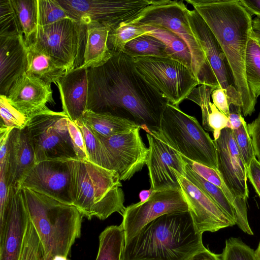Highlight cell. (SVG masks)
Listing matches in <instances>:
<instances>
[{
  "label": "cell",
  "mask_w": 260,
  "mask_h": 260,
  "mask_svg": "<svg viewBox=\"0 0 260 260\" xmlns=\"http://www.w3.org/2000/svg\"><path fill=\"white\" fill-rule=\"evenodd\" d=\"M63 112L73 122L81 120L87 110L88 69L67 71L57 81Z\"/></svg>",
  "instance_id": "23"
},
{
  "label": "cell",
  "mask_w": 260,
  "mask_h": 260,
  "mask_svg": "<svg viewBox=\"0 0 260 260\" xmlns=\"http://www.w3.org/2000/svg\"><path fill=\"white\" fill-rule=\"evenodd\" d=\"M143 78L173 105L178 106L200 85L191 69L171 57L133 58Z\"/></svg>",
  "instance_id": "9"
},
{
  "label": "cell",
  "mask_w": 260,
  "mask_h": 260,
  "mask_svg": "<svg viewBox=\"0 0 260 260\" xmlns=\"http://www.w3.org/2000/svg\"><path fill=\"white\" fill-rule=\"evenodd\" d=\"M86 41V25L72 18L38 26L25 42L50 55L63 64L67 71L81 67Z\"/></svg>",
  "instance_id": "10"
},
{
  "label": "cell",
  "mask_w": 260,
  "mask_h": 260,
  "mask_svg": "<svg viewBox=\"0 0 260 260\" xmlns=\"http://www.w3.org/2000/svg\"><path fill=\"white\" fill-rule=\"evenodd\" d=\"M159 131L181 155L217 169L216 147L213 140L197 119L168 103L160 119Z\"/></svg>",
  "instance_id": "7"
},
{
  "label": "cell",
  "mask_w": 260,
  "mask_h": 260,
  "mask_svg": "<svg viewBox=\"0 0 260 260\" xmlns=\"http://www.w3.org/2000/svg\"><path fill=\"white\" fill-rule=\"evenodd\" d=\"M187 18L219 87L225 91L229 105L238 106L241 111V96L235 86L228 63L217 39L196 10L188 9Z\"/></svg>",
  "instance_id": "17"
},
{
  "label": "cell",
  "mask_w": 260,
  "mask_h": 260,
  "mask_svg": "<svg viewBox=\"0 0 260 260\" xmlns=\"http://www.w3.org/2000/svg\"><path fill=\"white\" fill-rule=\"evenodd\" d=\"M152 192L151 189L143 190L140 192L139 198L140 202H143L146 201L150 197Z\"/></svg>",
  "instance_id": "51"
},
{
  "label": "cell",
  "mask_w": 260,
  "mask_h": 260,
  "mask_svg": "<svg viewBox=\"0 0 260 260\" xmlns=\"http://www.w3.org/2000/svg\"><path fill=\"white\" fill-rule=\"evenodd\" d=\"M21 189L29 219L43 246L45 259L52 260L57 255L67 257L76 239L81 236L83 215L73 205Z\"/></svg>",
  "instance_id": "4"
},
{
  "label": "cell",
  "mask_w": 260,
  "mask_h": 260,
  "mask_svg": "<svg viewBox=\"0 0 260 260\" xmlns=\"http://www.w3.org/2000/svg\"><path fill=\"white\" fill-rule=\"evenodd\" d=\"M36 164L34 149L26 126L13 128L10 133L6 160L9 187L20 188L28 172Z\"/></svg>",
  "instance_id": "22"
},
{
  "label": "cell",
  "mask_w": 260,
  "mask_h": 260,
  "mask_svg": "<svg viewBox=\"0 0 260 260\" xmlns=\"http://www.w3.org/2000/svg\"><path fill=\"white\" fill-rule=\"evenodd\" d=\"M122 52L132 58L143 56L170 57L165 44L148 34L142 35L129 42Z\"/></svg>",
  "instance_id": "30"
},
{
  "label": "cell",
  "mask_w": 260,
  "mask_h": 260,
  "mask_svg": "<svg viewBox=\"0 0 260 260\" xmlns=\"http://www.w3.org/2000/svg\"><path fill=\"white\" fill-rule=\"evenodd\" d=\"M82 121L96 136L109 137L140 127L135 122L109 113L86 110Z\"/></svg>",
  "instance_id": "27"
},
{
  "label": "cell",
  "mask_w": 260,
  "mask_h": 260,
  "mask_svg": "<svg viewBox=\"0 0 260 260\" xmlns=\"http://www.w3.org/2000/svg\"><path fill=\"white\" fill-rule=\"evenodd\" d=\"M10 103L28 119L52 103L51 84L26 73L12 85L7 95Z\"/></svg>",
  "instance_id": "20"
},
{
  "label": "cell",
  "mask_w": 260,
  "mask_h": 260,
  "mask_svg": "<svg viewBox=\"0 0 260 260\" xmlns=\"http://www.w3.org/2000/svg\"><path fill=\"white\" fill-rule=\"evenodd\" d=\"M20 260H45L43 246L30 220L28 225Z\"/></svg>",
  "instance_id": "40"
},
{
  "label": "cell",
  "mask_w": 260,
  "mask_h": 260,
  "mask_svg": "<svg viewBox=\"0 0 260 260\" xmlns=\"http://www.w3.org/2000/svg\"><path fill=\"white\" fill-rule=\"evenodd\" d=\"M216 151L217 170L232 194L246 201L249 198L246 167L237 146L233 130L225 127L213 140Z\"/></svg>",
  "instance_id": "18"
},
{
  "label": "cell",
  "mask_w": 260,
  "mask_h": 260,
  "mask_svg": "<svg viewBox=\"0 0 260 260\" xmlns=\"http://www.w3.org/2000/svg\"><path fill=\"white\" fill-rule=\"evenodd\" d=\"M76 160H46L36 163L20 188L43 194L64 204L74 202Z\"/></svg>",
  "instance_id": "12"
},
{
  "label": "cell",
  "mask_w": 260,
  "mask_h": 260,
  "mask_svg": "<svg viewBox=\"0 0 260 260\" xmlns=\"http://www.w3.org/2000/svg\"><path fill=\"white\" fill-rule=\"evenodd\" d=\"M240 4L252 16L260 17V0H239Z\"/></svg>",
  "instance_id": "48"
},
{
  "label": "cell",
  "mask_w": 260,
  "mask_h": 260,
  "mask_svg": "<svg viewBox=\"0 0 260 260\" xmlns=\"http://www.w3.org/2000/svg\"><path fill=\"white\" fill-rule=\"evenodd\" d=\"M27 47V66L26 74L40 79L46 83L57 84L67 71V68L54 58L31 44Z\"/></svg>",
  "instance_id": "25"
},
{
  "label": "cell",
  "mask_w": 260,
  "mask_h": 260,
  "mask_svg": "<svg viewBox=\"0 0 260 260\" xmlns=\"http://www.w3.org/2000/svg\"><path fill=\"white\" fill-rule=\"evenodd\" d=\"M68 129L78 160H88L82 133L77 124L70 118Z\"/></svg>",
  "instance_id": "44"
},
{
  "label": "cell",
  "mask_w": 260,
  "mask_h": 260,
  "mask_svg": "<svg viewBox=\"0 0 260 260\" xmlns=\"http://www.w3.org/2000/svg\"><path fill=\"white\" fill-rule=\"evenodd\" d=\"M247 128L255 156L260 162V112L252 122L247 124Z\"/></svg>",
  "instance_id": "45"
},
{
  "label": "cell",
  "mask_w": 260,
  "mask_h": 260,
  "mask_svg": "<svg viewBox=\"0 0 260 260\" xmlns=\"http://www.w3.org/2000/svg\"><path fill=\"white\" fill-rule=\"evenodd\" d=\"M38 26L50 24L66 18H71L57 0H37Z\"/></svg>",
  "instance_id": "38"
},
{
  "label": "cell",
  "mask_w": 260,
  "mask_h": 260,
  "mask_svg": "<svg viewBox=\"0 0 260 260\" xmlns=\"http://www.w3.org/2000/svg\"><path fill=\"white\" fill-rule=\"evenodd\" d=\"M245 72L248 88L257 100L260 96V46L253 33L247 43Z\"/></svg>",
  "instance_id": "31"
},
{
  "label": "cell",
  "mask_w": 260,
  "mask_h": 260,
  "mask_svg": "<svg viewBox=\"0 0 260 260\" xmlns=\"http://www.w3.org/2000/svg\"><path fill=\"white\" fill-rule=\"evenodd\" d=\"M140 127L109 137H99L112 167L120 181L130 179L146 164L149 149L144 144Z\"/></svg>",
  "instance_id": "16"
},
{
  "label": "cell",
  "mask_w": 260,
  "mask_h": 260,
  "mask_svg": "<svg viewBox=\"0 0 260 260\" xmlns=\"http://www.w3.org/2000/svg\"><path fill=\"white\" fill-rule=\"evenodd\" d=\"M183 159L194 172L203 178L218 187L232 205L236 212V224L245 228L249 225L247 217V201L235 197L229 189L217 169L206 166L182 156Z\"/></svg>",
  "instance_id": "26"
},
{
  "label": "cell",
  "mask_w": 260,
  "mask_h": 260,
  "mask_svg": "<svg viewBox=\"0 0 260 260\" xmlns=\"http://www.w3.org/2000/svg\"><path fill=\"white\" fill-rule=\"evenodd\" d=\"M75 123L82 133L88 160L98 166L112 170L108 155L101 140L82 120Z\"/></svg>",
  "instance_id": "34"
},
{
  "label": "cell",
  "mask_w": 260,
  "mask_h": 260,
  "mask_svg": "<svg viewBox=\"0 0 260 260\" xmlns=\"http://www.w3.org/2000/svg\"><path fill=\"white\" fill-rule=\"evenodd\" d=\"M149 153L146 162L150 189L180 188L174 172L185 176L186 163L182 156L162 136L159 130H147Z\"/></svg>",
  "instance_id": "14"
},
{
  "label": "cell",
  "mask_w": 260,
  "mask_h": 260,
  "mask_svg": "<svg viewBox=\"0 0 260 260\" xmlns=\"http://www.w3.org/2000/svg\"><path fill=\"white\" fill-rule=\"evenodd\" d=\"M215 89L208 85H200L195 88L187 98V100L193 101L200 107L202 114L203 126L208 132H211L208 123V116L211 103V93Z\"/></svg>",
  "instance_id": "41"
},
{
  "label": "cell",
  "mask_w": 260,
  "mask_h": 260,
  "mask_svg": "<svg viewBox=\"0 0 260 260\" xmlns=\"http://www.w3.org/2000/svg\"><path fill=\"white\" fill-rule=\"evenodd\" d=\"M73 206L90 220H105L113 213L122 216L124 194L118 174L88 160H75Z\"/></svg>",
  "instance_id": "5"
},
{
  "label": "cell",
  "mask_w": 260,
  "mask_h": 260,
  "mask_svg": "<svg viewBox=\"0 0 260 260\" xmlns=\"http://www.w3.org/2000/svg\"><path fill=\"white\" fill-rule=\"evenodd\" d=\"M187 211L188 205L180 188L152 190L146 201L125 208L120 224L123 230L124 241L133 237L149 222L162 215Z\"/></svg>",
  "instance_id": "13"
},
{
  "label": "cell",
  "mask_w": 260,
  "mask_h": 260,
  "mask_svg": "<svg viewBox=\"0 0 260 260\" xmlns=\"http://www.w3.org/2000/svg\"><path fill=\"white\" fill-rule=\"evenodd\" d=\"M199 14L217 39L241 96L242 116L255 111L257 100L251 93L245 72L247 43L252 34V16L239 0H186Z\"/></svg>",
  "instance_id": "2"
},
{
  "label": "cell",
  "mask_w": 260,
  "mask_h": 260,
  "mask_svg": "<svg viewBox=\"0 0 260 260\" xmlns=\"http://www.w3.org/2000/svg\"><path fill=\"white\" fill-rule=\"evenodd\" d=\"M86 25V41L83 56L84 68L100 67L112 56L107 46L110 27L98 22H90Z\"/></svg>",
  "instance_id": "24"
},
{
  "label": "cell",
  "mask_w": 260,
  "mask_h": 260,
  "mask_svg": "<svg viewBox=\"0 0 260 260\" xmlns=\"http://www.w3.org/2000/svg\"><path fill=\"white\" fill-rule=\"evenodd\" d=\"M188 211L199 232H215L235 222L207 194L185 176L174 170Z\"/></svg>",
  "instance_id": "19"
},
{
  "label": "cell",
  "mask_w": 260,
  "mask_h": 260,
  "mask_svg": "<svg viewBox=\"0 0 260 260\" xmlns=\"http://www.w3.org/2000/svg\"><path fill=\"white\" fill-rule=\"evenodd\" d=\"M211 97L216 108L229 118L230 105L225 90L221 88H216L212 91Z\"/></svg>",
  "instance_id": "47"
},
{
  "label": "cell",
  "mask_w": 260,
  "mask_h": 260,
  "mask_svg": "<svg viewBox=\"0 0 260 260\" xmlns=\"http://www.w3.org/2000/svg\"><path fill=\"white\" fill-rule=\"evenodd\" d=\"M0 127L23 129L28 119L9 102L7 96L0 95Z\"/></svg>",
  "instance_id": "39"
},
{
  "label": "cell",
  "mask_w": 260,
  "mask_h": 260,
  "mask_svg": "<svg viewBox=\"0 0 260 260\" xmlns=\"http://www.w3.org/2000/svg\"><path fill=\"white\" fill-rule=\"evenodd\" d=\"M233 132L237 146L247 168L252 158L255 156L251 139L248 133L247 124L244 118L242 120V125L239 128L233 130Z\"/></svg>",
  "instance_id": "42"
},
{
  "label": "cell",
  "mask_w": 260,
  "mask_h": 260,
  "mask_svg": "<svg viewBox=\"0 0 260 260\" xmlns=\"http://www.w3.org/2000/svg\"><path fill=\"white\" fill-rule=\"evenodd\" d=\"M29 220L21 189L10 187L0 216V260H20Z\"/></svg>",
  "instance_id": "15"
},
{
  "label": "cell",
  "mask_w": 260,
  "mask_h": 260,
  "mask_svg": "<svg viewBox=\"0 0 260 260\" xmlns=\"http://www.w3.org/2000/svg\"><path fill=\"white\" fill-rule=\"evenodd\" d=\"M145 34L146 30L142 25L122 22L111 28L108 36V48L112 53L123 52L129 42Z\"/></svg>",
  "instance_id": "33"
},
{
  "label": "cell",
  "mask_w": 260,
  "mask_h": 260,
  "mask_svg": "<svg viewBox=\"0 0 260 260\" xmlns=\"http://www.w3.org/2000/svg\"><path fill=\"white\" fill-rule=\"evenodd\" d=\"M70 17L86 24L98 22L112 28L130 23L148 6L149 0H57ZM111 29V28H110Z\"/></svg>",
  "instance_id": "11"
},
{
  "label": "cell",
  "mask_w": 260,
  "mask_h": 260,
  "mask_svg": "<svg viewBox=\"0 0 260 260\" xmlns=\"http://www.w3.org/2000/svg\"><path fill=\"white\" fill-rule=\"evenodd\" d=\"M124 234L120 225L107 226L99 236V247L95 260H120Z\"/></svg>",
  "instance_id": "29"
},
{
  "label": "cell",
  "mask_w": 260,
  "mask_h": 260,
  "mask_svg": "<svg viewBox=\"0 0 260 260\" xmlns=\"http://www.w3.org/2000/svg\"><path fill=\"white\" fill-rule=\"evenodd\" d=\"M69 117L47 107L28 120L26 127L36 163L53 160H78L68 129Z\"/></svg>",
  "instance_id": "8"
},
{
  "label": "cell",
  "mask_w": 260,
  "mask_h": 260,
  "mask_svg": "<svg viewBox=\"0 0 260 260\" xmlns=\"http://www.w3.org/2000/svg\"><path fill=\"white\" fill-rule=\"evenodd\" d=\"M87 110L135 122L145 131L158 130L167 100L140 75L133 58L112 53L103 65L88 69Z\"/></svg>",
  "instance_id": "1"
},
{
  "label": "cell",
  "mask_w": 260,
  "mask_h": 260,
  "mask_svg": "<svg viewBox=\"0 0 260 260\" xmlns=\"http://www.w3.org/2000/svg\"><path fill=\"white\" fill-rule=\"evenodd\" d=\"M22 29L25 42L36 31L38 26L37 0H11Z\"/></svg>",
  "instance_id": "35"
},
{
  "label": "cell",
  "mask_w": 260,
  "mask_h": 260,
  "mask_svg": "<svg viewBox=\"0 0 260 260\" xmlns=\"http://www.w3.org/2000/svg\"><path fill=\"white\" fill-rule=\"evenodd\" d=\"M188 9L183 1H150V4L130 24L167 28L186 44L192 61V71L200 85L219 88L202 47L187 18Z\"/></svg>",
  "instance_id": "6"
},
{
  "label": "cell",
  "mask_w": 260,
  "mask_h": 260,
  "mask_svg": "<svg viewBox=\"0 0 260 260\" xmlns=\"http://www.w3.org/2000/svg\"><path fill=\"white\" fill-rule=\"evenodd\" d=\"M252 33L260 46V17L252 19Z\"/></svg>",
  "instance_id": "50"
},
{
  "label": "cell",
  "mask_w": 260,
  "mask_h": 260,
  "mask_svg": "<svg viewBox=\"0 0 260 260\" xmlns=\"http://www.w3.org/2000/svg\"><path fill=\"white\" fill-rule=\"evenodd\" d=\"M185 177L210 197L236 223V212L223 192L207 181L186 165Z\"/></svg>",
  "instance_id": "32"
},
{
  "label": "cell",
  "mask_w": 260,
  "mask_h": 260,
  "mask_svg": "<svg viewBox=\"0 0 260 260\" xmlns=\"http://www.w3.org/2000/svg\"><path fill=\"white\" fill-rule=\"evenodd\" d=\"M12 35H23L22 28L11 0H0V36Z\"/></svg>",
  "instance_id": "36"
},
{
  "label": "cell",
  "mask_w": 260,
  "mask_h": 260,
  "mask_svg": "<svg viewBox=\"0 0 260 260\" xmlns=\"http://www.w3.org/2000/svg\"><path fill=\"white\" fill-rule=\"evenodd\" d=\"M255 252L258 260H260V241L258 243L257 248L255 250Z\"/></svg>",
  "instance_id": "52"
},
{
  "label": "cell",
  "mask_w": 260,
  "mask_h": 260,
  "mask_svg": "<svg viewBox=\"0 0 260 260\" xmlns=\"http://www.w3.org/2000/svg\"><path fill=\"white\" fill-rule=\"evenodd\" d=\"M246 170L247 178L260 198V162L256 157L252 158Z\"/></svg>",
  "instance_id": "46"
},
{
  "label": "cell",
  "mask_w": 260,
  "mask_h": 260,
  "mask_svg": "<svg viewBox=\"0 0 260 260\" xmlns=\"http://www.w3.org/2000/svg\"><path fill=\"white\" fill-rule=\"evenodd\" d=\"M52 260H69L67 258V257L61 256V255H57L53 258Z\"/></svg>",
  "instance_id": "53"
},
{
  "label": "cell",
  "mask_w": 260,
  "mask_h": 260,
  "mask_svg": "<svg viewBox=\"0 0 260 260\" xmlns=\"http://www.w3.org/2000/svg\"><path fill=\"white\" fill-rule=\"evenodd\" d=\"M188 260H220V254H215L206 248L195 253Z\"/></svg>",
  "instance_id": "49"
},
{
  "label": "cell",
  "mask_w": 260,
  "mask_h": 260,
  "mask_svg": "<svg viewBox=\"0 0 260 260\" xmlns=\"http://www.w3.org/2000/svg\"><path fill=\"white\" fill-rule=\"evenodd\" d=\"M142 26L146 30V34L158 39L165 44L170 57L181 62L192 71V61L190 52L186 44L180 38L164 27Z\"/></svg>",
  "instance_id": "28"
},
{
  "label": "cell",
  "mask_w": 260,
  "mask_h": 260,
  "mask_svg": "<svg viewBox=\"0 0 260 260\" xmlns=\"http://www.w3.org/2000/svg\"><path fill=\"white\" fill-rule=\"evenodd\" d=\"M188 211L166 214L124 241L120 260H188L205 249Z\"/></svg>",
  "instance_id": "3"
},
{
  "label": "cell",
  "mask_w": 260,
  "mask_h": 260,
  "mask_svg": "<svg viewBox=\"0 0 260 260\" xmlns=\"http://www.w3.org/2000/svg\"><path fill=\"white\" fill-rule=\"evenodd\" d=\"M229 118L211 103L208 116V123L213 133L214 140L217 139L220 131L229 126Z\"/></svg>",
  "instance_id": "43"
},
{
  "label": "cell",
  "mask_w": 260,
  "mask_h": 260,
  "mask_svg": "<svg viewBox=\"0 0 260 260\" xmlns=\"http://www.w3.org/2000/svg\"><path fill=\"white\" fill-rule=\"evenodd\" d=\"M225 244L220 260H258L255 251L239 238L231 237Z\"/></svg>",
  "instance_id": "37"
},
{
  "label": "cell",
  "mask_w": 260,
  "mask_h": 260,
  "mask_svg": "<svg viewBox=\"0 0 260 260\" xmlns=\"http://www.w3.org/2000/svg\"><path fill=\"white\" fill-rule=\"evenodd\" d=\"M27 66L24 36H0V95H7L13 83L26 73Z\"/></svg>",
  "instance_id": "21"
}]
</instances>
